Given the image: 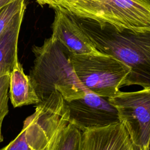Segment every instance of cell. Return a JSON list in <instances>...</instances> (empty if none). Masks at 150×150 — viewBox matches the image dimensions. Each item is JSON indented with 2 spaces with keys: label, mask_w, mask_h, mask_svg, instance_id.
I'll list each match as a JSON object with an SVG mask.
<instances>
[{
  "label": "cell",
  "mask_w": 150,
  "mask_h": 150,
  "mask_svg": "<svg viewBox=\"0 0 150 150\" xmlns=\"http://www.w3.org/2000/svg\"><path fill=\"white\" fill-rule=\"evenodd\" d=\"M16 0H0V10L6 5L14 2Z\"/></svg>",
  "instance_id": "2e32d148"
},
{
  "label": "cell",
  "mask_w": 150,
  "mask_h": 150,
  "mask_svg": "<svg viewBox=\"0 0 150 150\" xmlns=\"http://www.w3.org/2000/svg\"><path fill=\"white\" fill-rule=\"evenodd\" d=\"M69 118L66 101L60 93L54 91L35 105L20 133L0 150H53Z\"/></svg>",
  "instance_id": "3957f363"
},
{
  "label": "cell",
  "mask_w": 150,
  "mask_h": 150,
  "mask_svg": "<svg viewBox=\"0 0 150 150\" xmlns=\"http://www.w3.org/2000/svg\"><path fill=\"white\" fill-rule=\"evenodd\" d=\"M25 9L22 8L14 16L0 35V77L10 74L19 62L18 39Z\"/></svg>",
  "instance_id": "30bf717a"
},
{
  "label": "cell",
  "mask_w": 150,
  "mask_h": 150,
  "mask_svg": "<svg viewBox=\"0 0 150 150\" xmlns=\"http://www.w3.org/2000/svg\"><path fill=\"white\" fill-rule=\"evenodd\" d=\"M9 98L14 108L36 105L40 102L30 76L26 75L18 62L10 73Z\"/></svg>",
  "instance_id": "8fae6325"
},
{
  "label": "cell",
  "mask_w": 150,
  "mask_h": 150,
  "mask_svg": "<svg viewBox=\"0 0 150 150\" xmlns=\"http://www.w3.org/2000/svg\"><path fill=\"white\" fill-rule=\"evenodd\" d=\"M75 73L83 87L101 97L108 98L123 87L130 68L112 56L97 50L71 56Z\"/></svg>",
  "instance_id": "5b68a950"
},
{
  "label": "cell",
  "mask_w": 150,
  "mask_h": 150,
  "mask_svg": "<svg viewBox=\"0 0 150 150\" xmlns=\"http://www.w3.org/2000/svg\"><path fill=\"white\" fill-rule=\"evenodd\" d=\"M25 7H26L25 0H16L0 10V35L14 16Z\"/></svg>",
  "instance_id": "5bb4252c"
},
{
  "label": "cell",
  "mask_w": 150,
  "mask_h": 150,
  "mask_svg": "<svg viewBox=\"0 0 150 150\" xmlns=\"http://www.w3.org/2000/svg\"><path fill=\"white\" fill-rule=\"evenodd\" d=\"M35 56L29 76L40 101L58 91L65 101L82 97L87 90L77 78L72 53L59 40L50 36L41 46H33Z\"/></svg>",
  "instance_id": "7a4b0ae2"
},
{
  "label": "cell",
  "mask_w": 150,
  "mask_h": 150,
  "mask_svg": "<svg viewBox=\"0 0 150 150\" xmlns=\"http://www.w3.org/2000/svg\"><path fill=\"white\" fill-rule=\"evenodd\" d=\"M68 13L97 50L114 56L130 68L123 86L150 87V27L132 30Z\"/></svg>",
  "instance_id": "6da1fadb"
},
{
  "label": "cell",
  "mask_w": 150,
  "mask_h": 150,
  "mask_svg": "<svg viewBox=\"0 0 150 150\" xmlns=\"http://www.w3.org/2000/svg\"><path fill=\"white\" fill-rule=\"evenodd\" d=\"M10 74L0 77V143L4 140L2 134V125L6 115L9 112V87Z\"/></svg>",
  "instance_id": "4fadbf2b"
},
{
  "label": "cell",
  "mask_w": 150,
  "mask_h": 150,
  "mask_svg": "<svg viewBox=\"0 0 150 150\" xmlns=\"http://www.w3.org/2000/svg\"><path fill=\"white\" fill-rule=\"evenodd\" d=\"M66 103L69 122L82 132L120 122L118 112L108 98L88 90L82 97Z\"/></svg>",
  "instance_id": "52a82bcc"
},
{
  "label": "cell",
  "mask_w": 150,
  "mask_h": 150,
  "mask_svg": "<svg viewBox=\"0 0 150 150\" xmlns=\"http://www.w3.org/2000/svg\"><path fill=\"white\" fill-rule=\"evenodd\" d=\"M148 150H150V141H149V146H148Z\"/></svg>",
  "instance_id": "e0dca14e"
},
{
  "label": "cell",
  "mask_w": 150,
  "mask_h": 150,
  "mask_svg": "<svg viewBox=\"0 0 150 150\" xmlns=\"http://www.w3.org/2000/svg\"><path fill=\"white\" fill-rule=\"evenodd\" d=\"M52 37L62 43L73 55L96 52L90 39L68 13L54 10Z\"/></svg>",
  "instance_id": "ba28073f"
},
{
  "label": "cell",
  "mask_w": 150,
  "mask_h": 150,
  "mask_svg": "<svg viewBox=\"0 0 150 150\" xmlns=\"http://www.w3.org/2000/svg\"><path fill=\"white\" fill-rule=\"evenodd\" d=\"M41 6L47 5L54 10H63L73 5L79 0H35Z\"/></svg>",
  "instance_id": "9a60e30c"
},
{
  "label": "cell",
  "mask_w": 150,
  "mask_h": 150,
  "mask_svg": "<svg viewBox=\"0 0 150 150\" xmlns=\"http://www.w3.org/2000/svg\"><path fill=\"white\" fill-rule=\"evenodd\" d=\"M60 11L132 30L150 27V0H79Z\"/></svg>",
  "instance_id": "277c9868"
},
{
  "label": "cell",
  "mask_w": 150,
  "mask_h": 150,
  "mask_svg": "<svg viewBox=\"0 0 150 150\" xmlns=\"http://www.w3.org/2000/svg\"><path fill=\"white\" fill-rule=\"evenodd\" d=\"M82 150H134L129 135L120 122L82 132Z\"/></svg>",
  "instance_id": "9c48e42d"
},
{
  "label": "cell",
  "mask_w": 150,
  "mask_h": 150,
  "mask_svg": "<svg viewBox=\"0 0 150 150\" xmlns=\"http://www.w3.org/2000/svg\"><path fill=\"white\" fill-rule=\"evenodd\" d=\"M116 108L134 150H148L150 141V87L135 91H119L107 98Z\"/></svg>",
  "instance_id": "8992f818"
},
{
  "label": "cell",
  "mask_w": 150,
  "mask_h": 150,
  "mask_svg": "<svg viewBox=\"0 0 150 150\" xmlns=\"http://www.w3.org/2000/svg\"><path fill=\"white\" fill-rule=\"evenodd\" d=\"M82 131L68 122L60 131L53 150H82Z\"/></svg>",
  "instance_id": "7c38bea8"
}]
</instances>
